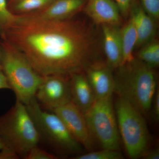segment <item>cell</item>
Listing matches in <instances>:
<instances>
[{
	"label": "cell",
	"instance_id": "cell-1",
	"mask_svg": "<svg viewBox=\"0 0 159 159\" xmlns=\"http://www.w3.org/2000/svg\"><path fill=\"white\" fill-rule=\"evenodd\" d=\"M4 35L43 77L70 76L99 62L94 30L82 22L18 15Z\"/></svg>",
	"mask_w": 159,
	"mask_h": 159
},
{
	"label": "cell",
	"instance_id": "cell-2",
	"mask_svg": "<svg viewBox=\"0 0 159 159\" xmlns=\"http://www.w3.org/2000/svg\"><path fill=\"white\" fill-rule=\"evenodd\" d=\"M116 70L114 93L142 115L147 114L158 87L154 69L134 58Z\"/></svg>",
	"mask_w": 159,
	"mask_h": 159
},
{
	"label": "cell",
	"instance_id": "cell-3",
	"mask_svg": "<svg viewBox=\"0 0 159 159\" xmlns=\"http://www.w3.org/2000/svg\"><path fill=\"white\" fill-rule=\"evenodd\" d=\"M2 70L16 100L27 105L35 98L43 77L38 74L16 48L5 40L2 45Z\"/></svg>",
	"mask_w": 159,
	"mask_h": 159
},
{
	"label": "cell",
	"instance_id": "cell-4",
	"mask_svg": "<svg viewBox=\"0 0 159 159\" xmlns=\"http://www.w3.org/2000/svg\"><path fill=\"white\" fill-rule=\"evenodd\" d=\"M0 137L5 147L23 158L38 146L40 137L25 105L16 100L14 106L0 116Z\"/></svg>",
	"mask_w": 159,
	"mask_h": 159
},
{
	"label": "cell",
	"instance_id": "cell-5",
	"mask_svg": "<svg viewBox=\"0 0 159 159\" xmlns=\"http://www.w3.org/2000/svg\"><path fill=\"white\" fill-rule=\"evenodd\" d=\"M115 109L119 134L127 154L132 159L142 157L148 150L149 139L143 115L130 103L119 97Z\"/></svg>",
	"mask_w": 159,
	"mask_h": 159
},
{
	"label": "cell",
	"instance_id": "cell-6",
	"mask_svg": "<svg viewBox=\"0 0 159 159\" xmlns=\"http://www.w3.org/2000/svg\"><path fill=\"white\" fill-rule=\"evenodd\" d=\"M26 106L41 139L60 151L68 153L82 152V145L71 135L56 114L43 110L35 98Z\"/></svg>",
	"mask_w": 159,
	"mask_h": 159
},
{
	"label": "cell",
	"instance_id": "cell-7",
	"mask_svg": "<svg viewBox=\"0 0 159 159\" xmlns=\"http://www.w3.org/2000/svg\"><path fill=\"white\" fill-rule=\"evenodd\" d=\"M84 115L93 139L102 148L119 150L120 136L112 97L96 99Z\"/></svg>",
	"mask_w": 159,
	"mask_h": 159
},
{
	"label": "cell",
	"instance_id": "cell-8",
	"mask_svg": "<svg viewBox=\"0 0 159 159\" xmlns=\"http://www.w3.org/2000/svg\"><path fill=\"white\" fill-rule=\"evenodd\" d=\"M35 99L39 103L52 111L71 102L70 80L61 75L43 77Z\"/></svg>",
	"mask_w": 159,
	"mask_h": 159
},
{
	"label": "cell",
	"instance_id": "cell-9",
	"mask_svg": "<svg viewBox=\"0 0 159 159\" xmlns=\"http://www.w3.org/2000/svg\"><path fill=\"white\" fill-rule=\"evenodd\" d=\"M59 117L74 139L89 151L93 148V139L84 114L72 101L53 111Z\"/></svg>",
	"mask_w": 159,
	"mask_h": 159
},
{
	"label": "cell",
	"instance_id": "cell-10",
	"mask_svg": "<svg viewBox=\"0 0 159 159\" xmlns=\"http://www.w3.org/2000/svg\"><path fill=\"white\" fill-rule=\"evenodd\" d=\"M112 71L107 64L100 62L90 66L84 70L96 99L112 97L115 88Z\"/></svg>",
	"mask_w": 159,
	"mask_h": 159
},
{
	"label": "cell",
	"instance_id": "cell-11",
	"mask_svg": "<svg viewBox=\"0 0 159 159\" xmlns=\"http://www.w3.org/2000/svg\"><path fill=\"white\" fill-rule=\"evenodd\" d=\"M84 9L87 15L97 25H121V13L114 0H87Z\"/></svg>",
	"mask_w": 159,
	"mask_h": 159
},
{
	"label": "cell",
	"instance_id": "cell-12",
	"mask_svg": "<svg viewBox=\"0 0 159 159\" xmlns=\"http://www.w3.org/2000/svg\"><path fill=\"white\" fill-rule=\"evenodd\" d=\"M84 72L70 75L71 101L84 114L90 108L96 100L95 94Z\"/></svg>",
	"mask_w": 159,
	"mask_h": 159
},
{
	"label": "cell",
	"instance_id": "cell-13",
	"mask_svg": "<svg viewBox=\"0 0 159 159\" xmlns=\"http://www.w3.org/2000/svg\"><path fill=\"white\" fill-rule=\"evenodd\" d=\"M102 30L103 51L107 65L113 70L122 62V45L119 26L102 25Z\"/></svg>",
	"mask_w": 159,
	"mask_h": 159
},
{
	"label": "cell",
	"instance_id": "cell-14",
	"mask_svg": "<svg viewBox=\"0 0 159 159\" xmlns=\"http://www.w3.org/2000/svg\"><path fill=\"white\" fill-rule=\"evenodd\" d=\"M129 14L136 30L138 39L135 48H141L153 39L156 32L157 21L144 11L138 0L134 3Z\"/></svg>",
	"mask_w": 159,
	"mask_h": 159
},
{
	"label": "cell",
	"instance_id": "cell-15",
	"mask_svg": "<svg viewBox=\"0 0 159 159\" xmlns=\"http://www.w3.org/2000/svg\"><path fill=\"white\" fill-rule=\"evenodd\" d=\"M87 0H53L47 7L32 14L49 20L67 19L84 9Z\"/></svg>",
	"mask_w": 159,
	"mask_h": 159
},
{
	"label": "cell",
	"instance_id": "cell-16",
	"mask_svg": "<svg viewBox=\"0 0 159 159\" xmlns=\"http://www.w3.org/2000/svg\"><path fill=\"white\" fill-rule=\"evenodd\" d=\"M122 45V62L124 64L134 59L133 52L137 43V34L132 20L129 18L128 22L120 29Z\"/></svg>",
	"mask_w": 159,
	"mask_h": 159
},
{
	"label": "cell",
	"instance_id": "cell-17",
	"mask_svg": "<svg viewBox=\"0 0 159 159\" xmlns=\"http://www.w3.org/2000/svg\"><path fill=\"white\" fill-rule=\"evenodd\" d=\"M137 59L152 68L157 67L159 65V43L152 39L141 47Z\"/></svg>",
	"mask_w": 159,
	"mask_h": 159
},
{
	"label": "cell",
	"instance_id": "cell-18",
	"mask_svg": "<svg viewBox=\"0 0 159 159\" xmlns=\"http://www.w3.org/2000/svg\"><path fill=\"white\" fill-rule=\"evenodd\" d=\"M53 0H12L13 11L22 15L40 11L47 7Z\"/></svg>",
	"mask_w": 159,
	"mask_h": 159
},
{
	"label": "cell",
	"instance_id": "cell-19",
	"mask_svg": "<svg viewBox=\"0 0 159 159\" xmlns=\"http://www.w3.org/2000/svg\"><path fill=\"white\" fill-rule=\"evenodd\" d=\"M74 159H122V153L118 150L103 148L102 150L91 152L84 154L78 155Z\"/></svg>",
	"mask_w": 159,
	"mask_h": 159
},
{
	"label": "cell",
	"instance_id": "cell-20",
	"mask_svg": "<svg viewBox=\"0 0 159 159\" xmlns=\"http://www.w3.org/2000/svg\"><path fill=\"white\" fill-rule=\"evenodd\" d=\"M18 17L9 9L7 0H0V30L5 31Z\"/></svg>",
	"mask_w": 159,
	"mask_h": 159
},
{
	"label": "cell",
	"instance_id": "cell-21",
	"mask_svg": "<svg viewBox=\"0 0 159 159\" xmlns=\"http://www.w3.org/2000/svg\"><path fill=\"white\" fill-rule=\"evenodd\" d=\"M144 11L156 21L159 18V0H140Z\"/></svg>",
	"mask_w": 159,
	"mask_h": 159
},
{
	"label": "cell",
	"instance_id": "cell-22",
	"mask_svg": "<svg viewBox=\"0 0 159 159\" xmlns=\"http://www.w3.org/2000/svg\"><path fill=\"white\" fill-rule=\"evenodd\" d=\"M23 158L25 159H56V156L38 147H33L29 150Z\"/></svg>",
	"mask_w": 159,
	"mask_h": 159
},
{
	"label": "cell",
	"instance_id": "cell-23",
	"mask_svg": "<svg viewBox=\"0 0 159 159\" xmlns=\"http://www.w3.org/2000/svg\"><path fill=\"white\" fill-rule=\"evenodd\" d=\"M137 0H115L119 8L121 15L126 17L134 5Z\"/></svg>",
	"mask_w": 159,
	"mask_h": 159
},
{
	"label": "cell",
	"instance_id": "cell-24",
	"mask_svg": "<svg viewBox=\"0 0 159 159\" xmlns=\"http://www.w3.org/2000/svg\"><path fill=\"white\" fill-rule=\"evenodd\" d=\"M151 108H152V115L153 119L156 121H158L159 119V89L157 88L155 93Z\"/></svg>",
	"mask_w": 159,
	"mask_h": 159
},
{
	"label": "cell",
	"instance_id": "cell-25",
	"mask_svg": "<svg viewBox=\"0 0 159 159\" xmlns=\"http://www.w3.org/2000/svg\"><path fill=\"white\" fill-rule=\"evenodd\" d=\"M20 157L15 152L7 147L0 150V159H18Z\"/></svg>",
	"mask_w": 159,
	"mask_h": 159
},
{
	"label": "cell",
	"instance_id": "cell-26",
	"mask_svg": "<svg viewBox=\"0 0 159 159\" xmlns=\"http://www.w3.org/2000/svg\"><path fill=\"white\" fill-rule=\"evenodd\" d=\"M142 157L145 159H159V148H155L151 150H146L142 156Z\"/></svg>",
	"mask_w": 159,
	"mask_h": 159
},
{
	"label": "cell",
	"instance_id": "cell-27",
	"mask_svg": "<svg viewBox=\"0 0 159 159\" xmlns=\"http://www.w3.org/2000/svg\"><path fill=\"white\" fill-rule=\"evenodd\" d=\"M10 89V87L2 70L0 69V89Z\"/></svg>",
	"mask_w": 159,
	"mask_h": 159
},
{
	"label": "cell",
	"instance_id": "cell-28",
	"mask_svg": "<svg viewBox=\"0 0 159 159\" xmlns=\"http://www.w3.org/2000/svg\"><path fill=\"white\" fill-rule=\"evenodd\" d=\"M2 48L0 46V69H2Z\"/></svg>",
	"mask_w": 159,
	"mask_h": 159
},
{
	"label": "cell",
	"instance_id": "cell-29",
	"mask_svg": "<svg viewBox=\"0 0 159 159\" xmlns=\"http://www.w3.org/2000/svg\"><path fill=\"white\" fill-rule=\"evenodd\" d=\"M5 147V145H4V143H3L2 140L0 137V150L2 149V148Z\"/></svg>",
	"mask_w": 159,
	"mask_h": 159
}]
</instances>
